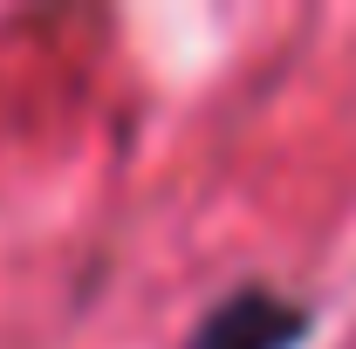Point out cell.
<instances>
[{"label": "cell", "instance_id": "6da1fadb", "mask_svg": "<svg viewBox=\"0 0 356 349\" xmlns=\"http://www.w3.org/2000/svg\"><path fill=\"white\" fill-rule=\"evenodd\" d=\"M302 336H309V315L295 302H281L267 288H240L199 322L192 349H295Z\"/></svg>", "mask_w": 356, "mask_h": 349}]
</instances>
